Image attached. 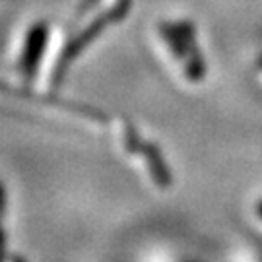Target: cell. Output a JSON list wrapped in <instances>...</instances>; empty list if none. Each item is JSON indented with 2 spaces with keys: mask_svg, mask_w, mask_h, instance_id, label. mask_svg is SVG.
<instances>
[{
  "mask_svg": "<svg viewBox=\"0 0 262 262\" xmlns=\"http://www.w3.org/2000/svg\"><path fill=\"white\" fill-rule=\"evenodd\" d=\"M258 215H260V217H262V202H260V204H258Z\"/></svg>",
  "mask_w": 262,
  "mask_h": 262,
  "instance_id": "cell-1",
  "label": "cell"
}]
</instances>
